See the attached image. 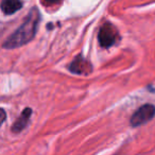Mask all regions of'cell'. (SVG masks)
<instances>
[{
  "label": "cell",
  "mask_w": 155,
  "mask_h": 155,
  "mask_svg": "<svg viewBox=\"0 0 155 155\" xmlns=\"http://www.w3.org/2000/svg\"><path fill=\"white\" fill-rule=\"evenodd\" d=\"M41 22V13L37 8H32L22 25L3 43L5 49H16L30 43L34 38Z\"/></svg>",
  "instance_id": "cell-1"
},
{
  "label": "cell",
  "mask_w": 155,
  "mask_h": 155,
  "mask_svg": "<svg viewBox=\"0 0 155 155\" xmlns=\"http://www.w3.org/2000/svg\"><path fill=\"white\" fill-rule=\"evenodd\" d=\"M119 39V32L117 28L110 22L106 21L100 27L98 32V41L102 48H110L114 46Z\"/></svg>",
  "instance_id": "cell-2"
},
{
  "label": "cell",
  "mask_w": 155,
  "mask_h": 155,
  "mask_svg": "<svg viewBox=\"0 0 155 155\" xmlns=\"http://www.w3.org/2000/svg\"><path fill=\"white\" fill-rule=\"evenodd\" d=\"M155 116V106L153 104H143L131 117V125L137 127L149 122Z\"/></svg>",
  "instance_id": "cell-3"
},
{
  "label": "cell",
  "mask_w": 155,
  "mask_h": 155,
  "mask_svg": "<svg viewBox=\"0 0 155 155\" xmlns=\"http://www.w3.org/2000/svg\"><path fill=\"white\" fill-rule=\"evenodd\" d=\"M68 69L70 72L78 75H87L93 71V65L87 61L82 54H79L72 62L69 64Z\"/></svg>",
  "instance_id": "cell-4"
},
{
  "label": "cell",
  "mask_w": 155,
  "mask_h": 155,
  "mask_svg": "<svg viewBox=\"0 0 155 155\" xmlns=\"http://www.w3.org/2000/svg\"><path fill=\"white\" fill-rule=\"evenodd\" d=\"M31 115H32V110L30 107H27L22 110L21 115L17 118V120L13 123L12 125V132L13 133H20L22 132L27 127V125L29 124L30 122V118H31Z\"/></svg>",
  "instance_id": "cell-5"
},
{
  "label": "cell",
  "mask_w": 155,
  "mask_h": 155,
  "mask_svg": "<svg viewBox=\"0 0 155 155\" xmlns=\"http://www.w3.org/2000/svg\"><path fill=\"white\" fill-rule=\"evenodd\" d=\"M22 0H1L0 9L5 15H13L22 8Z\"/></svg>",
  "instance_id": "cell-6"
},
{
  "label": "cell",
  "mask_w": 155,
  "mask_h": 155,
  "mask_svg": "<svg viewBox=\"0 0 155 155\" xmlns=\"http://www.w3.org/2000/svg\"><path fill=\"white\" fill-rule=\"evenodd\" d=\"M63 0H41V5L46 8H53V7H58L62 3Z\"/></svg>",
  "instance_id": "cell-7"
},
{
  "label": "cell",
  "mask_w": 155,
  "mask_h": 155,
  "mask_svg": "<svg viewBox=\"0 0 155 155\" xmlns=\"http://www.w3.org/2000/svg\"><path fill=\"white\" fill-rule=\"evenodd\" d=\"M5 119H7V113L3 108H0V127L5 123Z\"/></svg>",
  "instance_id": "cell-8"
}]
</instances>
